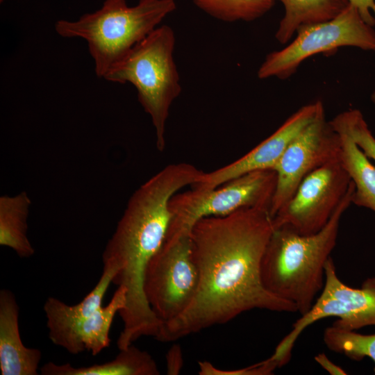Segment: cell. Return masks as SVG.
Returning <instances> with one entry per match:
<instances>
[{"label": "cell", "mask_w": 375, "mask_h": 375, "mask_svg": "<svg viewBox=\"0 0 375 375\" xmlns=\"http://www.w3.org/2000/svg\"><path fill=\"white\" fill-rule=\"evenodd\" d=\"M274 229L269 210L261 208L198 221L190 233L199 272L197 292L181 315L163 324L156 339L174 341L253 309L297 312L295 305L262 282L261 261Z\"/></svg>", "instance_id": "obj_1"}, {"label": "cell", "mask_w": 375, "mask_h": 375, "mask_svg": "<svg viewBox=\"0 0 375 375\" xmlns=\"http://www.w3.org/2000/svg\"><path fill=\"white\" fill-rule=\"evenodd\" d=\"M203 172L187 162L168 165L130 197L102 254L103 267L115 272L112 283L126 290V305L119 312L126 323L142 325L153 318L144 292L147 266L165 241L171 198L197 182Z\"/></svg>", "instance_id": "obj_2"}, {"label": "cell", "mask_w": 375, "mask_h": 375, "mask_svg": "<svg viewBox=\"0 0 375 375\" xmlns=\"http://www.w3.org/2000/svg\"><path fill=\"white\" fill-rule=\"evenodd\" d=\"M354 185L326 225L319 232L301 235L285 227L274 228L260 265L265 288L288 301L303 315L310 310L325 281V267L334 249L342 215L352 203Z\"/></svg>", "instance_id": "obj_3"}, {"label": "cell", "mask_w": 375, "mask_h": 375, "mask_svg": "<svg viewBox=\"0 0 375 375\" xmlns=\"http://www.w3.org/2000/svg\"><path fill=\"white\" fill-rule=\"evenodd\" d=\"M176 8L174 0H140L131 7L126 0H105L98 10L74 22L59 20L55 28L62 37L82 38L88 42L96 74L103 78Z\"/></svg>", "instance_id": "obj_4"}, {"label": "cell", "mask_w": 375, "mask_h": 375, "mask_svg": "<svg viewBox=\"0 0 375 375\" xmlns=\"http://www.w3.org/2000/svg\"><path fill=\"white\" fill-rule=\"evenodd\" d=\"M175 42L170 26H158L103 76L108 81L134 85L140 103L151 117L160 151L165 148V127L170 107L182 89L173 56Z\"/></svg>", "instance_id": "obj_5"}, {"label": "cell", "mask_w": 375, "mask_h": 375, "mask_svg": "<svg viewBox=\"0 0 375 375\" xmlns=\"http://www.w3.org/2000/svg\"><path fill=\"white\" fill-rule=\"evenodd\" d=\"M276 185L274 169L251 172L210 189L190 186L169 201L170 221L164 242L190 235L194 225L208 217L229 215L247 208L269 210Z\"/></svg>", "instance_id": "obj_6"}, {"label": "cell", "mask_w": 375, "mask_h": 375, "mask_svg": "<svg viewBox=\"0 0 375 375\" xmlns=\"http://www.w3.org/2000/svg\"><path fill=\"white\" fill-rule=\"evenodd\" d=\"M296 34L288 46L266 56L258 70L260 79H286L309 57L342 47L375 51L374 27L367 24L350 3L335 18L303 26Z\"/></svg>", "instance_id": "obj_7"}, {"label": "cell", "mask_w": 375, "mask_h": 375, "mask_svg": "<svg viewBox=\"0 0 375 375\" xmlns=\"http://www.w3.org/2000/svg\"><path fill=\"white\" fill-rule=\"evenodd\" d=\"M330 317H338L333 325L344 330L375 326V277L367 278L360 288L349 287L339 278L331 257L325 267L324 287L312 306L293 324L268 358L278 367H283L290 361L302 332L315 322Z\"/></svg>", "instance_id": "obj_8"}, {"label": "cell", "mask_w": 375, "mask_h": 375, "mask_svg": "<svg viewBox=\"0 0 375 375\" xmlns=\"http://www.w3.org/2000/svg\"><path fill=\"white\" fill-rule=\"evenodd\" d=\"M199 283L198 265L190 236L187 235L171 242H164L151 259L144 277L145 296L164 324L188 308Z\"/></svg>", "instance_id": "obj_9"}, {"label": "cell", "mask_w": 375, "mask_h": 375, "mask_svg": "<svg viewBox=\"0 0 375 375\" xmlns=\"http://www.w3.org/2000/svg\"><path fill=\"white\" fill-rule=\"evenodd\" d=\"M351 179L340 159L308 174L290 199L272 217L274 228L285 227L301 235L321 231L348 192Z\"/></svg>", "instance_id": "obj_10"}, {"label": "cell", "mask_w": 375, "mask_h": 375, "mask_svg": "<svg viewBox=\"0 0 375 375\" xmlns=\"http://www.w3.org/2000/svg\"><path fill=\"white\" fill-rule=\"evenodd\" d=\"M340 134L325 117L324 108L290 143L274 168L276 185L269 212L273 217L301 181L316 169L340 159Z\"/></svg>", "instance_id": "obj_11"}, {"label": "cell", "mask_w": 375, "mask_h": 375, "mask_svg": "<svg viewBox=\"0 0 375 375\" xmlns=\"http://www.w3.org/2000/svg\"><path fill=\"white\" fill-rule=\"evenodd\" d=\"M323 108L320 100L303 106L249 152L228 165L203 172L201 178L191 186L210 189L251 172L274 169L290 143Z\"/></svg>", "instance_id": "obj_12"}, {"label": "cell", "mask_w": 375, "mask_h": 375, "mask_svg": "<svg viewBox=\"0 0 375 375\" xmlns=\"http://www.w3.org/2000/svg\"><path fill=\"white\" fill-rule=\"evenodd\" d=\"M126 296V290L119 286L107 306L83 319L49 328L51 341L74 355L84 351L97 355L110 344V327L115 315L125 307Z\"/></svg>", "instance_id": "obj_13"}, {"label": "cell", "mask_w": 375, "mask_h": 375, "mask_svg": "<svg viewBox=\"0 0 375 375\" xmlns=\"http://www.w3.org/2000/svg\"><path fill=\"white\" fill-rule=\"evenodd\" d=\"M19 306L13 293L0 291V369L2 375H38L40 349L28 348L21 340Z\"/></svg>", "instance_id": "obj_14"}, {"label": "cell", "mask_w": 375, "mask_h": 375, "mask_svg": "<svg viewBox=\"0 0 375 375\" xmlns=\"http://www.w3.org/2000/svg\"><path fill=\"white\" fill-rule=\"evenodd\" d=\"M42 375H158L160 371L153 357L146 351L131 344L111 361L87 367H74L70 363L53 362L40 368Z\"/></svg>", "instance_id": "obj_15"}, {"label": "cell", "mask_w": 375, "mask_h": 375, "mask_svg": "<svg viewBox=\"0 0 375 375\" xmlns=\"http://www.w3.org/2000/svg\"><path fill=\"white\" fill-rule=\"evenodd\" d=\"M277 1L285 8V15L275 34L276 40L283 44L288 43L300 27L331 20L349 5V0Z\"/></svg>", "instance_id": "obj_16"}, {"label": "cell", "mask_w": 375, "mask_h": 375, "mask_svg": "<svg viewBox=\"0 0 375 375\" xmlns=\"http://www.w3.org/2000/svg\"><path fill=\"white\" fill-rule=\"evenodd\" d=\"M31 199L24 191L0 197V245L12 249L20 258H29L35 249L27 237Z\"/></svg>", "instance_id": "obj_17"}, {"label": "cell", "mask_w": 375, "mask_h": 375, "mask_svg": "<svg viewBox=\"0 0 375 375\" xmlns=\"http://www.w3.org/2000/svg\"><path fill=\"white\" fill-rule=\"evenodd\" d=\"M340 135V160L354 185L352 203L375 212V166L346 132Z\"/></svg>", "instance_id": "obj_18"}, {"label": "cell", "mask_w": 375, "mask_h": 375, "mask_svg": "<svg viewBox=\"0 0 375 375\" xmlns=\"http://www.w3.org/2000/svg\"><path fill=\"white\" fill-rule=\"evenodd\" d=\"M115 274L113 269L103 267V272L98 283L77 304L69 306L60 299L49 297L44 305L48 328L86 317L102 306L103 297L110 283H112Z\"/></svg>", "instance_id": "obj_19"}, {"label": "cell", "mask_w": 375, "mask_h": 375, "mask_svg": "<svg viewBox=\"0 0 375 375\" xmlns=\"http://www.w3.org/2000/svg\"><path fill=\"white\" fill-rule=\"evenodd\" d=\"M201 10L219 20L233 22L256 20L274 5V0H192Z\"/></svg>", "instance_id": "obj_20"}, {"label": "cell", "mask_w": 375, "mask_h": 375, "mask_svg": "<svg viewBox=\"0 0 375 375\" xmlns=\"http://www.w3.org/2000/svg\"><path fill=\"white\" fill-rule=\"evenodd\" d=\"M323 340L332 351L344 354L355 361L368 357L375 364V333L363 335L332 325L324 330Z\"/></svg>", "instance_id": "obj_21"}, {"label": "cell", "mask_w": 375, "mask_h": 375, "mask_svg": "<svg viewBox=\"0 0 375 375\" xmlns=\"http://www.w3.org/2000/svg\"><path fill=\"white\" fill-rule=\"evenodd\" d=\"M329 122L335 130L349 134L363 153L375 162V138L359 110L344 111Z\"/></svg>", "instance_id": "obj_22"}, {"label": "cell", "mask_w": 375, "mask_h": 375, "mask_svg": "<svg viewBox=\"0 0 375 375\" xmlns=\"http://www.w3.org/2000/svg\"><path fill=\"white\" fill-rule=\"evenodd\" d=\"M200 375H268L272 374L277 365L269 358L253 365L234 370H223L214 367L208 361L199 362Z\"/></svg>", "instance_id": "obj_23"}, {"label": "cell", "mask_w": 375, "mask_h": 375, "mask_svg": "<svg viewBox=\"0 0 375 375\" xmlns=\"http://www.w3.org/2000/svg\"><path fill=\"white\" fill-rule=\"evenodd\" d=\"M167 372L169 375L178 374L183 365V358L179 345L172 346L166 355Z\"/></svg>", "instance_id": "obj_24"}, {"label": "cell", "mask_w": 375, "mask_h": 375, "mask_svg": "<svg viewBox=\"0 0 375 375\" xmlns=\"http://www.w3.org/2000/svg\"><path fill=\"white\" fill-rule=\"evenodd\" d=\"M362 19L371 26H375V0H349Z\"/></svg>", "instance_id": "obj_25"}, {"label": "cell", "mask_w": 375, "mask_h": 375, "mask_svg": "<svg viewBox=\"0 0 375 375\" xmlns=\"http://www.w3.org/2000/svg\"><path fill=\"white\" fill-rule=\"evenodd\" d=\"M315 361L331 375H345L347 372L340 366L331 361L324 353L317 354Z\"/></svg>", "instance_id": "obj_26"}, {"label": "cell", "mask_w": 375, "mask_h": 375, "mask_svg": "<svg viewBox=\"0 0 375 375\" xmlns=\"http://www.w3.org/2000/svg\"><path fill=\"white\" fill-rule=\"evenodd\" d=\"M371 100L375 104V91L371 95Z\"/></svg>", "instance_id": "obj_27"}, {"label": "cell", "mask_w": 375, "mask_h": 375, "mask_svg": "<svg viewBox=\"0 0 375 375\" xmlns=\"http://www.w3.org/2000/svg\"><path fill=\"white\" fill-rule=\"evenodd\" d=\"M1 2L3 1V0H0Z\"/></svg>", "instance_id": "obj_28"}]
</instances>
